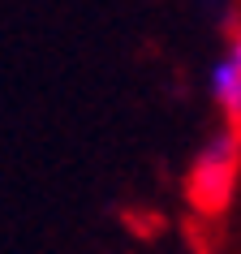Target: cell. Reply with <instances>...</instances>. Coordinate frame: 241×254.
<instances>
[{
    "label": "cell",
    "mask_w": 241,
    "mask_h": 254,
    "mask_svg": "<svg viewBox=\"0 0 241 254\" xmlns=\"http://www.w3.org/2000/svg\"><path fill=\"white\" fill-rule=\"evenodd\" d=\"M237 177H241V129L237 125H220L189 160V173H185V198L194 211L211 215L220 211L233 190H237Z\"/></svg>",
    "instance_id": "obj_1"
},
{
    "label": "cell",
    "mask_w": 241,
    "mask_h": 254,
    "mask_svg": "<svg viewBox=\"0 0 241 254\" xmlns=\"http://www.w3.org/2000/svg\"><path fill=\"white\" fill-rule=\"evenodd\" d=\"M207 91H211V104L220 108L224 125H237L241 129V56L224 52L211 65V78H207Z\"/></svg>",
    "instance_id": "obj_2"
},
{
    "label": "cell",
    "mask_w": 241,
    "mask_h": 254,
    "mask_svg": "<svg viewBox=\"0 0 241 254\" xmlns=\"http://www.w3.org/2000/svg\"><path fill=\"white\" fill-rule=\"evenodd\" d=\"M228 52H233V56H241V26H237V35H233V43H228Z\"/></svg>",
    "instance_id": "obj_3"
}]
</instances>
